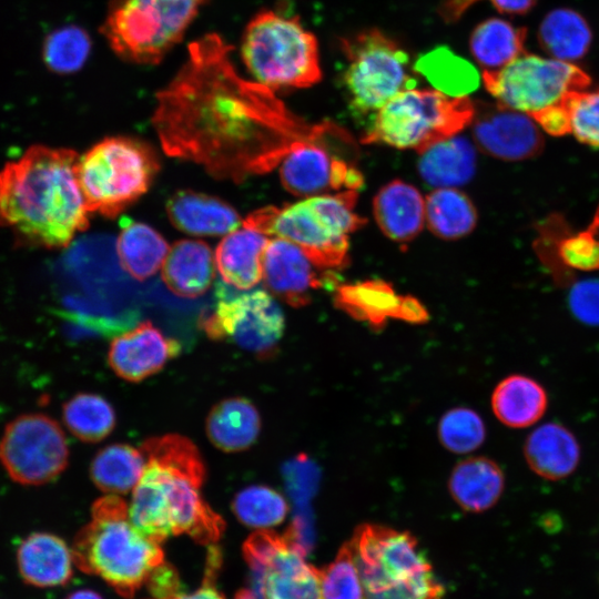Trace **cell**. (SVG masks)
Here are the masks:
<instances>
[{"label": "cell", "mask_w": 599, "mask_h": 599, "mask_svg": "<svg viewBox=\"0 0 599 599\" xmlns=\"http://www.w3.org/2000/svg\"><path fill=\"white\" fill-rule=\"evenodd\" d=\"M231 51L216 33L190 43L181 70L156 94L152 123L167 155L241 182L273 169L308 134L272 89L240 75Z\"/></svg>", "instance_id": "obj_1"}, {"label": "cell", "mask_w": 599, "mask_h": 599, "mask_svg": "<svg viewBox=\"0 0 599 599\" xmlns=\"http://www.w3.org/2000/svg\"><path fill=\"white\" fill-rule=\"evenodd\" d=\"M79 156L70 149L30 146L0 170V225L45 248L69 245L89 225Z\"/></svg>", "instance_id": "obj_2"}, {"label": "cell", "mask_w": 599, "mask_h": 599, "mask_svg": "<svg viewBox=\"0 0 599 599\" xmlns=\"http://www.w3.org/2000/svg\"><path fill=\"white\" fill-rule=\"evenodd\" d=\"M140 449L145 466L129 506L132 525L155 542L179 534L216 541L224 521L201 496L205 466L196 446L170 434L146 439Z\"/></svg>", "instance_id": "obj_3"}, {"label": "cell", "mask_w": 599, "mask_h": 599, "mask_svg": "<svg viewBox=\"0 0 599 599\" xmlns=\"http://www.w3.org/2000/svg\"><path fill=\"white\" fill-rule=\"evenodd\" d=\"M75 565L94 573L123 595L146 583L163 562V552L129 518V506L114 495L98 499L91 521L77 535L72 548Z\"/></svg>", "instance_id": "obj_4"}, {"label": "cell", "mask_w": 599, "mask_h": 599, "mask_svg": "<svg viewBox=\"0 0 599 599\" xmlns=\"http://www.w3.org/2000/svg\"><path fill=\"white\" fill-rule=\"evenodd\" d=\"M363 599H443L445 587L416 538L390 527L365 524L348 541Z\"/></svg>", "instance_id": "obj_5"}, {"label": "cell", "mask_w": 599, "mask_h": 599, "mask_svg": "<svg viewBox=\"0 0 599 599\" xmlns=\"http://www.w3.org/2000/svg\"><path fill=\"white\" fill-rule=\"evenodd\" d=\"M241 58L256 82L270 88H309L322 79L316 37L298 17L262 10L246 24Z\"/></svg>", "instance_id": "obj_6"}, {"label": "cell", "mask_w": 599, "mask_h": 599, "mask_svg": "<svg viewBox=\"0 0 599 599\" xmlns=\"http://www.w3.org/2000/svg\"><path fill=\"white\" fill-rule=\"evenodd\" d=\"M160 169L154 150L128 136H112L93 145L77 165L88 212L115 217L141 197Z\"/></svg>", "instance_id": "obj_7"}, {"label": "cell", "mask_w": 599, "mask_h": 599, "mask_svg": "<svg viewBox=\"0 0 599 599\" xmlns=\"http://www.w3.org/2000/svg\"><path fill=\"white\" fill-rule=\"evenodd\" d=\"M207 0H112L101 33L122 60L156 64Z\"/></svg>", "instance_id": "obj_8"}, {"label": "cell", "mask_w": 599, "mask_h": 599, "mask_svg": "<svg viewBox=\"0 0 599 599\" xmlns=\"http://www.w3.org/2000/svg\"><path fill=\"white\" fill-rule=\"evenodd\" d=\"M475 111V104L467 97L406 89L376 112L363 141L414 149L419 153L461 131L471 123Z\"/></svg>", "instance_id": "obj_9"}, {"label": "cell", "mask_w": 599, "mask_h": 599, "mask_svg": "<svg viewBox=\"0 0 599 599\" xmlns=\"http://www.w3.org/2000/svg\"><path fill=\"white\" fill-rule=\"evenodd\" d=\"M341 48L346 59L343 85L357 114L376 113L396 94L416 84L406 50L378 29L342 38Z\"/></svg>", "instance_id": "obj_10"}, {"label": "cell", "mask_w": 599, "mask_h": 599, "mask_svg": "<svg viewBox=\"0 0 599 599\" xmlns=\"http://www.w3.org/2000/svg\"><path fill=\"white\" fill-rule=\"evenodd\" d=\"M483 81L498 104L530 116L590 84L575 64L525 52L501 69L483 71Z\"/></svg>", "instance_id": "obj_11"}, {"label": "cell", "mask_w": 599, "mask_h": 599, "mask_svg": "<svg viewBox=\"0 0 599 599\" xmlns=\"http://www.w3.org/2000/svg\"><path fill=\"white\" fill-rule=\"evenodd\" d=\"M216 305L200 325L215 341H230L262 358L277 348L284 333V315L274 297L263 290L237 292L217 282Z\"/></svg>", "instance_id": "obj_12"}, {"label": "cell", "mask_w": 599, "mask_h": 599, "mask_svg": "<svg viewBox=\"0 0 599 599\" xmlns=\"http://www.w3.org/2000/svg\"><path fill=\"white\" fill-rule=\"evenodd\" d=\"M253 589L262 599H324L321 569L306 560L293 534L257 530L244 544Z\"/></svg>", "instance_id": "obj_13"}, {"label": "cell", "mask_w": 599, "mask_h": 599, "mask_svg": "<svg viewBox=\"0 0 599 599\" xmlns=\"http://www.w3.org/2000/svg\"><path fill=\"white\" fill-rule=\"evenodd\" d=\"M68 461L64 433L50 416L29 413L7 424L0 439V464L13 481L24 486L50 483Z\"/></svg>", "instance_id": "obj_14"}, {"label": "cell", "mask_w": 599, "mask_h": 599, "mask_svg": "<svg viewBox=\"0 0 599 599\" xmlns=\"http://www.w3.org/2000/svg\"><path fill=\"white\" fill-rule=\"evenodd\" d=\"M243 225L295 244L321 268L341 267L347 261L348 236L326 221L311 197L284 207H262Z\"/></svg>", "instance_id": "obj_15"}, {"label": "cell", "mask_w": 599, "mask_h": 599, "mask_svg": "<svg viewBox=\"0 0 599 599\" xmlns=\"http://www.w3.org/2000/svg\"><path fill=\"white\" fill-rule=\"evenodd\" d=\"M281 162V182L296 196L311 197L327 191H357L363 184L357 169L332 156L308 139L296 142Z\"/></svg>", "instance_id": "obj_16"}, {"label": "cell", "mask_w": 599, "mask_h": 599, "mask_svg": "<svg viewBox=\"0 0 599 599\" xmlns=\"http://www.w3.org/2000/svg\"><path fill=\"white\" fill-rule=\"evenodd\" d=\"M473 133L477 146L505 161H521L536 156L544 140L539 125L528 114L497 105L476 108Z\"/></svg>", "instance_id": "obj_17"}, {"label": "cell", "mask_w": 599, "mask_h": 599, "mask_svg": "<svg viewBox=\"0 0 599 599\" xmlns=\"http://www.w3.org/2000/svg\"><path fill=\"white\" fill-rule=\"evenodd\" d=\"M298 246L275 237L268 240L262 261V278L274 295L294 307L306 305L311 292L329 281Z\"/></svg>", "instance_id": "obj_18"}, {"label": "cell", "mask_w": 599, "mask_h": 599, "mask_svg": "<svg viewBox=\"0 0 599 599\" xmlns=\"http://www.w3.org/2000/svg\"><path fill=\"white\" fill-rule=\"evenodd\" d=\"M536 248L556 281H569L570 271H599V212L578 232L569 231L562 217L551 216L540 230Z\"/></svg>", "instance_id": "obj_19"}, {"label": "cell", "mask_w": 599, "mask_h": 599, "mask_svg": "<svg viewBox=\"0 0 599 599\" xmlns=\"http://www.w3.org/2000/svg\"><path fill=\"white\" fill-rule=\"evenodd\" d=\"M181 352L177 341L164 336L151 322H143L111 342L108 361L128 382H141L161 370Z\"/></svg>", "instance_id": "obj_20"}, {"label": "cell", "mask_w": 599, "mask_h": 599, "mask_svg": "<svg viewBox=\"0 0 599 599\" xmlns=\"http://www.w3.org/2000/svg\"><path fill=\"white\" fill-rule=\"evenodd\" d=\"M522 453L529 469L551 481L572 475L581 456L575 434L557 422L542 424L530 432L524 441Z\"/></svg>", "instance_id": "obj_21"}, {"label": "cell", "mask_w": 599, "mask_h": 599, "mask_svg": "<svg viewBox=\"0 0 599 599\" xmlns=\"http://www.w3.org/2000/svg\"><path fill=\"white\" fill-rule=\"evenodd\" d=\"M17 565L22 580L39 588L65 585L75 565L72 549L50 532H33L17 550Z\"/></svg>", "instance_id": "obj_22"}, {"label": "cell", "mask_w": 599, "mask_h": 599, "mask_svg": "<svg viewBox=\"0 0 599 599\" xmlns=\"http://www.w3.org/2000/svg\"><path fill=\"white\" fill-rule=\"evenodd\" d=\"M373 213L380 231L398 243L414 240L426 223L425 199L415 186L400 180L387 183L377 192Z\"/></svg>", "instance_id": "obj_23"}, {"label": "cell", "mask_w": 599, "mask_h": 599, "mask_svg": "<svg viewBox=\"0 0 599 599\" xmlns=\"http://www.w3.org/2000/svg\"><path fill=\"white\" fill-rule=\"evenodd\" d=\"M172 224L193 235H221L235 230L240 215L222 200L193 191L175 193L166 203Z\"/></svg>", "instance_id": "obj_24"}, {"label": "cell", "mask_w": 599, "mask_h": 599, "mask_svg": "<svg viewBox=\"0 0 599 599\" xmlns=\"http://www.w3.org/2000/svg\"><path fill=\"white\" fill-rule=\"evenodd\" d=\"M448 487L451 497L464 510L483 512L500 499L505 475L495 460L484 456L470 457L455 466Z\"/></svg>", "instance_id": "obj_25"}, {"label": "cell", "mask_w": 599, "mask_h": 599, "mask_svg": "<svg viewBox=\"0 0 599 599\" xmlns=\"http://www.w3.org/2000/svg\"><path fill=\"white\" fill-rule=\"evenodd\" d=\"M214 260L210 246L202 241L182 240L169 251L162 266V281L175 295L196 297L210 287Z\"/></svg>", "instance_id": "obj_26"}, {"label": "cell", "mask_w": 599, "mask_h": 599, "mask_svg": "<svg viewBox=\"0 0 599 599\" xmlns=\"http://www.w3.org/2000/svg\"><path fill=\"white\" fill-rule=\"evenodd\" d=\"M337 302L352 316L366 321L376 328L382 327L387 317L410 322H423L427 318L418 302L397 297L392 290L380 284L343 287Z\"/></svg>", "instance_id": "obj_27"}, {"label": "cell", "mask_w": 599, "mask_h": 599, "mask_svg": "<svg viewBox=\"0 0 599 599\" xmlns=\"http://www.w3.org/2000/svg\"><path fill=\"white\" fill-rule=\"evenodd\" d=\"M548 407L545 387L535 378L512 374L501 379L491 395V409L507 427L522 429L537 424Z\"/></svg>", "instance_id": "obj_28"}, {"label": "cell", "mask_w": 599, "mask_h": 599, "mask_svg": "<svg viewBox=\"0 0 599 599\" xmlns=\"http://www.w3.org/2000/svg\"><path fill=\"white\" fill-rule=\"evenodd\" d=\"M268 238L245 229L226 235L215 251L222 281L237 290H250L262 278V261Z\"/></svg>", "instance_id": "obj_29"}, {"label": "cell", "mask_w": 599, "mask_h": 599, "mask_svg": "<svg viewBox=\"0 0 599 599\" xmlns=\"http://www.w3.org/2000/svg\"><path fill=\"white\" fill-rule=\"evenodd\" d=\"M417 167L422 179L432 186H460L475 174L476 150L466 138L455 134L419 152Z\"/></svg>", "instance_id": "obj_30"}, {"label": "cell", "mask_w": 599, "mask_h": 599, "mask_svg": "<svg viewBox=\"0 0 599 599\" xmlns=\"http://www.w3.org/2000/svg\"><path fill=\"white\" fill-rule=\"evenodd\" d=\"M261 417L246 398L233 397L217 403L206 418L211 443L225 453L247 449L258 437Z\"/></svg>", "instance_id": "obj_31"}, {"label": "cell", "mask_w": 599, "mask_h": 599, "mask_svg": "<svg viewBox=\"0 0 599 599\" xmlns=\"http://www.w3.org/2000/svg\"><path fill=\"white\" fill-rule=\"evenodd\" d=\"M169 246L151 226L124 217L116 242V253L122 268L138 281L154 275L164 263Z\"/></svg>", "instance_id": "obj_32"}, {"label": "cell", "mask_w": 599, "mask_h": 599, "mask_svg": "<svg viewBox=\"0 0 599 599\" xmlns=\"http://www.w3.org/2000/svg\"><path fill=\"white\" fill-rule=\"evenodd\" d=\"M526 29L499 18H489L473 30L469 49L483 71H495L524 53Z\"/></svg>", "instance_id": "obj_33"}, {"label": "cell", "mask_w": 599, "mask_h": 599, "mask_svg": "<svg viewBox=\"0 0 599 599\" xmlns=\"http://www.w3.org/2000/svg\"><path fill=\"white\" fill-rule=\"evenodd\" d=\"M591 39L587 21L571 9L550 11L538 30V40L544 51L566 62L582 58L590 48Z\"/></svg>", "instance_id": "obj_34"}, {"label": "cell", "mask_w": 599, "mask_h": 599, "mask_svg": "<svg viewBox=\"0 0 599 599\" xmlns=\"http://www.w3.org/2000/svg\"><path fill=\"white\" fill-rule=\"evenodd\" d=\"M425 221L437 237L457 240L474 230L477 212L465 193L455 187H441L425 199Z\"/></svg>", "instance_id": "obj_35"}, {"label": "cell", "mask_w": 599, "mask_h": 599, "mask_svg": "<svg viewBox=\"0 0 599 599\" xmlns=\"http://www.w3.org/2000/svg\"><path fill=\"white\" fill-rule=\"evenodd\" d=\"M414 70L439 92L449 97H467L479 84L476 68L447 47H437L420 55Z\"/></svg>", "instance_id": "obj_36"}, {"label": "cell", "mask_w": 599, "mask_h": 599, "mask_svg": "<svg viewBox=\"0 0 599 599\" xmlns=\"http://www.w3.org/2000/svg\"><path fill=\"white\" fill-rule=\"evenodd\" d=\"M145 466L141 449L114 444L94 457L90 474L94 485L104 493L125 494L135 487Z\"/></svg>", "instance_id": "obj_37"}, {"label": "cell", "mask_w": 599, "mask_h": 599, "mask_svg": "<svg viewBox=\"0 0 599 599\" xmlns=\"http://www.w3.org/2000/svg\"><path fill=\"white\" fill-rule=\"evenodd\" d=\"M62 417L68 429L85 443L104 439L115 426L114 409L97 394L74 395L64 403Z\"/></svg>", "instance_id": "obj_38"}, {"label": "cell", "mask_w": 599, "mask_h": 599, "mask_svg": "<svg viewBox=\"0 0 599 599\" xmlns=\"http://www.w3.org/2000/svg\"><path fill=\"white\" fill-rule=\"evenodd\" d=\"M92 48L90 34L79 26H64L44 39L42 58L52 72L74 73L83 68Z\"/></svg>", "instance_id": "obj_39"}, {"label": "cell", "mask_w": 599, "mask_h": 599, "mask_svg": "<svg viewBox=\"0 0 599 599\" xmlns=\"http://www.w3.org/2000/svg\"><path fill=\"white\" fill-rule=\"evenodd\" d=\"M233 510L247 527L265 530L284 521L288 505L285 498L266 486H251L236 494Z\"/></svg>", "instance_id": "obj_40"}, {"label": "cell", "mask_w": 599, "mask_h": 599, "mask_svg": "<svg viewBox=\"0 0 599 599\" xmlns=\"http://www.w3.org/2000/svg\"><path fill=\"white\" fill-rule=\"evenodd\" d=\"M439 440L451 453L474 451L485 441L486 427L473 409L458 407L443 415L438 425Z\"/></svg>", "instance_id": "obj_41"}, {"label": "cell", "mask_w": 599, "mask_h": 599, "mask_svg": "<svg viewBox=\"0 0 599 599\" xmlns=\"http://www.w3.org/2000/svg\"><path fill=\"white\" fill-rule=\"evenodd\" d=\"M324 599H363V588L349 542H345L335 559L321 569Z\"/></svg>", "instance_id": "obj_42"}, {"label": "cell", "mask_w": 599, "mask_h": 599, "mask_svg": "<svg viewBox=\"0 0 599 599\" xmlns=\"http://www.w3.org/2000/svg\"><path fill=\"white\" fill-rule=\"evenodd\" d=\"M570 133L581 143L599 149V91L569 95Z\"/></svg>", "instance_id": "obj_43"}, {"label": "cell", "mask_w": 599, "mask_h": 599, "mask_svg": "<svg viewBox=\"0 0 599 599\" xmlns=\"http://www.w3.org/2000/svg\"><path fill=\"white\" fill-rule=\"evenodd\" d=\"M572 315L583 324L599 326V278L572 283L568 295Z\"/></svg>", "instance_id": "obj_44"}, {"label": "cell", "mask_w": 599, "mask_h": 599, "mask_svg": "<svg viewBox=\"0 0 599 599\" xmlns=\"http://www.w3.org/2000/svg\"><path fill=\"white\" fill-rule=\"evenodd\" d=\"M481 0H443L438 8L440 18L453 23L458 21L464 13L475 3ZM490 3L502 13L524 14L527 13L537 0H489Z\"/></svg>", "instance_id": "obj_45"}, {"label": "cell", "mask_w": 599, "mask_h": 599, "mask_svg": "<svg viewBox=\"0 0 599 599\" xmlns=\"http://www.w3.org/2000/svg\"><path fill=\"white\" fill-rule=\"evenodd\" d=\"M571 94V93H570ZM562 101L539 111L531 118L546 133L561 136L570 133L569 95Z\"/></svg>", "instance_id": "obj_46"}, {"label": "cell", "mask_w": 599, "mask_h": 599, "mask_svg": "<svg viewBox=\"0 0 599 599\" xmlns=\"http://www.w3.org/2000/svg\"><path fill=\"white\" fill-rule=\"evenodd\" d=\"M154 599H169L180 592V582L174 570L160 564L150 575L148 581Z\"/></svg>", "instance_id": "obj_47"}, {"label": "cell", "mask_w": 599, "mask_h": 599, "mask_svg": "<svg viewBox=\"0 0 599 599\" xmlns=\"http://www.w3.org/2000/svg\"><path fill=\"white\" fill-rule=\"evenodd\" d=\"M169 599H224L209 580L207 583L192 592H179Z\"/></svg>", "instance_id": "obj_48"}, {"label": "cell", "mask_w": 599, "mask_h": 599, "mask_svg": "<svg viewBox=\"0 0 599 599\" xmlns=\"http://www.w3.org/2000/svg\"><path fill=\"white\" fill-rule=\"evenodd\" d=\"M65 599H103L100 593L91 589H79L71 592Z\"/></svg>", "instance_id": "obj_49"}]
</instances>
